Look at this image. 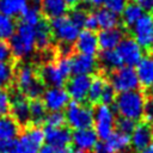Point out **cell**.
Returning a JSON list of instances; mask_svg holds the SVG:
<instances>
[{
  "label": "cell",
  "instance_id": "obj_1",
  "mask_svg": "<svg viewBox=\"0 0 153 153\" xmlns=\"http://www.w3.org/2000/svg\"><path fill=\"white\" fill-rule=\"evenodd\" d=\"M72 73L71 57H59L56 61L45 62L37 71L41 81L49 87H62Z\"/></svg>",
  "mask_w": 153,
  "mask_h": 153
},
{
  "label": "cell",
  "instance_id": "obj_2",
  "mask_svg": "<svg viewBox=\"0 0 153 153\" xmlns=\"http://www.w3.org/2000/svg\"><path fill=\"white\" fill-rule=\"evenodd\" d=\"M14 78L18 92L25 98L38 99V97H41L45 90L44 84L38 78L37 69L29 63L20 65L14 72Z\"/></svg>",
  "mask_w": 153,
  "mask_h": 153
},
{
  "label": "cell",
  "instance_id": "obj_3",
  "mask_svg": "<svg viewBox=\"0 0 153 153\" xmlns=\"http://www.w3.org/2000/svg\"><path fill=\"white\" fill-rule=\"evenodd\" d=\"M145 103V96L140 91L136 90L123 92L116 96L115 111L120 115V117L128 118L135 122L143 116Z\"/></svg>",
  "mask_w": 153,
  "mask_h": 153
},
{
  "label": "cell",
  "instance_id": "obj_4",
  "mask_svg": "<svg viewBox=\"0 0 153 153\" xmlns=\"http://www.w3.org/2000/svg\"><path fill=\"white\" fill-rule=\"evenodd\" d=\"M11 54L14 57L23 59L30 56L36 48V33L35 26L27 25L25 23H19L17 25L16 33L10 39Z\"/></svg>",
  "mask_w": 153,
  "mask_h": 153
},
{
  "label": "cell",
  "instance_id": "obj_5",
  "mask_svg": "<svg viewBox=\"0 0 153 153\" xmlns=\"http://www.w3.org/2000/svg\"><path fill=\"white\" fill-rule=\"evenodd\" d=\"M66 123L74 130L87 129L93 126V109L80 102H69L65 109Z\"/></svg>",
  "mask_w": 153,
  "mask_h": 153
},
{
  "label": "cell",
  "instance_id": "obj_6",
  "mask_svg": "<svg viewBox=\"0 0 153 153\" xmlns=\"http://www.w3.org/2000/svg\"><path fill=\"white\" fill-rule=\"evenodd\" d=\"M44 142V131L38 126L26 128L14 140V147L11 153H38Z\"/></svg>",
  "mask_w": 153,
  "mask_h": 153
},
{
  "label": "cell",
  "instance_id": "obj_7",
  "mask_svg": "<svg viewBox=\"0 0 153 153\" xmlns=\"http://www.w3.org/2000/svg\"><path fill=\"white\" fill-rule=\"evenodd\" d=\"M93 126L97 136L102 140L108 139L116 127V112L110 105L99 104L93 110Z\"/></svg>",
  "mask_w": 153,
  "mask_h": 153
},
{
  "label": "cell",
  "instance_id": "obj_8",
  "mask_svg": "<svg viewBox=\"0 0 153 153\" xmlns=\"http://www.w3.org/2000/svg\"><path fill=\"white\" fill-rule=\"evenodd\" d=\"M109 81L114 91L120 93L136 91L140 86L136 71L134 69V67L128 66H122L112 71L109 75Z\"/></svg>",
  "mask_w": 153,
  "mask_h": 153
},
{
  "label": "cell",
  "instance_id": "obj_9",
  "mask_svg": "<svg viewBox=\"0 0 153 153\" xmlns=\"http://www.w3.org/2000/svg\"><path fill=\"white\" fill-rule=\"evenodd\" d=\"M49 26L51 35L63 44L74 43L80 33V29L75 24H73L71 19L66 16L51 19Z\"/></svg>",
  "mask_w": 153,
  "mask_h": 153
},
{
  "label": "cell",
  "instance_id": "obj_10",
  "mask_svg": "<svg viewBox=\"0 0 153 153\" xmlns=\"http://www.w3.org/2000/svg\"><path fill=\"white\" fill-rule=\"evenodd\" d=\"M115 50L122 62V66H137L143 57V49L135 42L133 37H123Z\"/></svg>",
  "mask_w": 153,
  "mask_h": 153
},
{
  "label": "cell",
  "instance_id": "obj_11",
  "mask_svg": "<svg viewBox=\"0 0 153 153\" xmlns=\"http://www.w3.org/2000/svg\"><path fill=\"white\" fill-rule=\"evenodd\" d=\"M133 38L142 49H149L153 43V16L142 14L133 25Z\"/></svg>",
  "mask_w": 153,
  "mask_h": 153
},
{
  "label": "cell",
  "instance_id": "obj_12",
  "mask_svg": "<svg viewBox=\"0 0 153 153\" xmlns=\"http://www.w3.org/2000/svg\"><path fill=\"white\" fill-rule=\"evenodd\" d=\"M42 97L45 109L51 112H61L69 103V96L63 87H48Z\"/></svg>",
  "mask_w": 153,
  "mask_h": 153
},
{
  "label": "cell",
  "instance_id": "obj_13",
  "mask_svg": "<svg viewBox=\"0 0 153 153\" xmlns=\"http://www.w3.org/2000/svg\"><path fill=\"white\" fill-rule=\"evenodd\" d=\"M130 146L129 135L121 131H114L103 143H98L97 153H124Z\"/></svg>",
  "mask_w": 153,
  "mask_h": 153
},
{
  "label": "cell",
  "instance_id": "obj_14",
  "mask_svg": "<svg viewBox=\"0 0 153 153\" xmlns=\"http://www.w3.org/2000/svg\"><path fill=\"white\" fill-rule=\"evenodd\" d=\"M10 104V112L11 117L20 126H25L30 122V109H29V102L27 99L19 92H13Z\"/></svg>",
  "mask_w": 153,
  "mask_h": 153
},
{
  "label": "cell",
  "instance_id": "obj_15",
  "mask_svg": "<svg viewBox=\"0 0 153 153\" xmlns=\"http://www.w3.org/2000/svg\"><path fill=\"white\" fill-rule=\"evenodd\" d=\"M130 146L136 152H143L153 142V127L145 123L135 126L130 134Z\"/></svg>",
  "mask_w": 153,
  "mask_h": 153
},
{
  "label": "cell",
  "instance_id": "obj_16",
  "mask_svg": "<svg viewBox=\"0 0 153 153\" xmlns=\"http://www.w3.org/2000/svg\"><path fill=\"white\" fill-rule=\"evenodd\" d=\"M91 85V76L88 75H74L67 82V93L74 102H82L87 98L88 88Z\"/></svg>",
  "mask_w": 153,
  "mask_h": 153
},
{
  "label": "cell",
  "instance_id": "obj_17",
  "mask_svg": "<svg viewBox=\"0 0 153 153\" xmlns=\"http://www.w3.org/2000/svg\"><path fill=\"white\" fill-rule=\"evenodd\" d=\"M72 142L76 149H80L85 153L92 152L98 146V136L96 131L91 128L74 130L72 133Z\"/></svg>",
  "mask_w": 153,
  "mask_h": 153
},
{
  "label": "cell",
  "instance_id": "obj_18",
  "mask_svg": "<svg viewBox=\"0 0 153 153\" xmlns=\"http://www.w3.org/2000/svg\"><path fill=\"white\" fill-rule=\"evenodd\" d=\"M44 141L47 145L56 148H66L72 142V133L67 127L44 128Z\"/></svg>",
  "mask_w": 153,
  "mask_h": 153
},
{
  "label": "cell",
  "instance_id": "obj_19",
  "mask_svg": "<svg viewBox=\"0 0 153 153\" xmlns=\"http://www.w3.org/2000/svg\"><path fill=\"white\" fill-rule=\"evenodd\" d=\"M136 74L140 85L148 90L153 97V55L143 56L136 66Z\"/></svg>",
  "mask_w": 153,
  "mask_h": 153
},
{
  "label": "cell",
  "instance_id": "obj_20",
  "mask_svg": "<svg viewBox=\"0 0 153 153\" xmlns=\"http://www.w3.org/2000/svg\"><path fill=\"white\" fill-rule=\"evenodd\" d=\"M75 49L79 51V54L94 56L99 49L97 35L88 30L80 31V33L75 41Z\"/></svg>",
  "mask_w": 153,
  "mask_h": 153
},
{
  "label": "cell",
  "instance_id": "obj_21",
  "mask_svg": "<svg viewBox=\"0 0 153 153\" xmlns=\"http://www.w3.org/2000/svg\"><path fill=\"white\" fill-rule=\"evenodd\" d=\"M72 61V73L74 75H91L96 72L98 62L94 56L78 54L71 59Z\"/></svg>",
  "mask_w": 153,
  "mask_h": 153
},
{
  "label": "cell",
  "instance_id": "obj_22",
  "mask_svg": "<svg viewBox=\"0 0 153 153\" xmlns=\"http://www.w3.org/2000/svg\"><path fill=\"white\" fill-rule=\"evenodd\" d=\"M98 47L102 50H115L120 42L123 39V31L120 27L102 30L98 36Z\"/></svg>",
  "mask_w": 153,
  "mask_h": 153
},
{
  "label": "cell",
  "instance_id": "obj_23",
  "mask_svg": "<svg viewBox=\"0 0 153 153\" xmlns=\"http://www.w3.org/2000/svg\"><path fill=\"white\" fill-rule=\"evenodd\" d=\"M41 14L49 19L63 17L68 11V5L65 0H41Z\"/></svg>",
  "mask_w": 153,
  "mask_h": 153
},
{
  "label": "cell",
  "instance_id": "obj_24",
  "mask_svg": "<svg viewBox=\"0 0 153 153\" xmlns=\"http://www.w3.org/2000/svg\"><path fill=\"white\" fill-rule=\"evenodd\" d=\"M35 33H36V47L41 50L49 49L51 39H53L49 24L45 20H41L35 26Z\"/></svg>",
  "mask_w": 153,
  "mask_h": 153
},
{
  "label": "cell",
  "instance_id": "obj_25",
  "mask_svg": "<svg viewBox=\"0 0 153 153\" xmlns=\"http://www.w3.org/2000/svg\"><path fill=\"white\" fill-rule=\"evenodd\" d=\"M27 6V0H0V13L14 18L22 16Z\"/></svg>",
  "mask_w": 153,
  "mask_h": 153
},
{
  "label": "cell",
  "instance_id": "obj_26",
  "mask_svg": "<svg viewBox=\"0 0 153 153\" xmlns=\"http://www.w3.org/2000/svg\"><path fill=\"white\" fill-rule=\"evenodd\" d=\"M19 134V124L11 116L0 117V140H14Z\"/></svg>",
  "mask_w": 153,
  "mask_h": 153
},
{
  "label": "cell",
  "instance_id": "obj_27",
  "mask_svg": "<svg viewBox=\"0 0 153 153\" xmlns=\"http://www.w3.org/2000/svg\"><path fill=\"white\" fill-rule=\"evenodd\" d=\"M96 19H97V23H98V29H102V30H108V29H114V27H117V24H118V17L116 13L106 10L105 7L104 8H99L96 13Z\"/></svg>",
  "mask_w": 153,
  "mask_h": 153
},
{
  "label": "cell",
  "instance_id": "obj_28",
  "mask_svg": "<svg viewBox=\"0 0 153 153\" xmlns=\"http://www.w3.org/2000/svg\"><path fill=\"white\" fill-rule=\"evenodd\" d=\"M108 82L104 76L102 75H96L93 79H91V85L88 88L87 93V99L91 104H97L100 103V97L103 94L104 88L106 87Z\"/></svg>",
  "mask_w": 153,
  "mask_h": 153
},
{
  "label": "cell",
  "instance_id": "obj_29",
  "mask_svg": "<svg viewBox=\"0 0 153 153\" xmlns=\"http://www.w3.org/2000/svg\"><path fill=\"white\" fill-rule=\"evenodd\" d=\"M29 109H30V122H32L33 126H37L44 122L47 117V109L42 100L32 99L29 103Z\"/></svg>",
  "mask_w": 153,
  "mask_h": 153
},
{
  "label": "cell",
  "instance_id": "obj_30",
  "mask_svg": "<svg viewBox=\"0 0 153 153\" xmlns=\"http://www.w3.org/2000/svg\"><path fill=\"white\" fill-rule=\"evenodd\" d=\"M99 62L102 67L109 71H115L120 67H122V62L116 53V50H102L99 54Z\"/></svg>",
  "mask_w": 153,
  "mask_h": 153
},
{
  "label": "cell",
  "instance_id": "obj_31",
  "mask_svg": "<svg viewBox=\"0 0 153 153\" xmlns=\"http://www.w3.org/2000/svg\"><path fill=\"white\" fill-rule=\"evenodd\" d=\"M17 30V23L14 18L7 17L0 13V39L1 41H10Z\"/></svg>",
  "mask_w": 153,
  "mask_h": 153
},
{
  "label": "cell",
  "instance_id": "obj_32",
  "mask_svg": "<svg viewBox=\"0 0 153 153\" xmlns=\"http://www.w3.org/2000/svg\"><path fill=\"white\" fill-rule=\"evenodd\" d=\"M142 14H143V11L139 6H136L134 2L127 4L124 10L122 11V22L124 23V25L133 27V25L141 18Z\"/></svg>",
  "mask_w": 153,
  "mask_h": 153
},
{
  "label": "cell",
  "instance_id": "obj_33",
  "mask_svg": "<svg viewBox=\"0 0 153 153\" xmlns=\"http://www.w3.org/2000/svg\"><path fill=\"white\" fill-rule=\"evenodd\" d=\"M20 17H22V20H20L22 23H25L31 26H36L42 20V18H41L42 14L37 6H27Z\"/></svg>",
  "mask_w": 153,
  "mask_h": 153
},
{
  "label": "cell",
  "instance_id": "obj_34",
  "mask_svg": "<svg viewBox=\"0 0 153 153\" xmlns=\"http://www.w3.org/2000/svg\"><path fill=\"white\" fill-rule=\"evenodd\" d=\"M14 78V69L11 63L2 62L0 63V90L8 87Z\"/></svg>",
  "mask_w": 153,
  "mask_h": 153
},
{
  "label": "cell",
  "instance_id": "obj_35",
  "mask_svg": "<svg viewBox=\"0 0 153 153\" xmlns=\"http://www.w3.org/2000/svg\"><path fill=\"white\" fill-rule=\"evenodd\" d=\"M66 123L65 115L62 112H50L44 120L45 128H60Z\"/></svg>",
  "mask_w": 153,
  "mask_h": 153
},
{
  "label": "cell",
  "instance_id": "obj_36",
  "mask_svg": "<svg viewBox=\"0 0 153 153\" xmlns=\"http://www.w3.org/2000/svg\"><path fill=\"white\" fill-rule=\"evenodd\" d=\"M86 17H87V13H86L82 8H78V7H74V8L71 11L69 16H68V18L71 19V22H72L73 24H75L79 29L84 27Z\"/></svg>",
  "mask_w": 153,
  "mask_h": 153
},
{
  "label": "cell",
  "instance_id": "obj_37",
  "mask_svg": "<svg viewBox=\"0 0 153 153\" xmlns=\"http://www.w3.org/2000/svg\"><path fill=\"white\" fill-rule=\"evenodd\" d=\"M135 122L131 121V120H128V118H123V117H120L118 120H116V127H117V131H121L123 134H131V131L134 130L135 128Z\"/></svg>",
  "mask_w": 153,
  "mask_h": 153
},
{
  "label": "cell",
  "instance_id": "obj_38",
  "mask_svg": "<svg viewBox=\"0 0 153 153\" xmlns=\"http://www.w3.org/2000/svg\"><path fill=\"white\" fill-rule=\"evenodd\" d=\"M103 5L105 6L106 10L118 14V13H122L124 7L127 6V0H104Z\"/></svg>",
  "mask_w": 153,
  "mask_h": 153
},
{
  "label": "cell",
  "instance_id": "obj_39",
  "mask_svg": "<svg viewBox=\"0 0 153 153\" xmlns=\"http://www.w3.org/2000/svg\"><path fill=\"white\" fill-rule=\"evenodd\" d=\"M10 104H11L10 94L6 91L0 90V117L6 116L10 112Z\"/></svg>",
  "mask_w": 153,
  "mask_h": 153
},
{
  "label": "cell",
  "instance_id": "obj_40",
  "mask_svg": "<svg viewBox=\"0 0 153 153\" xmlns=\"http://www.w3.org/2000/svg\"><path fill=\"white\" fill-rule=\"evenodd\" d=\"M116 99V92L114 91V88L108 84L106 87L104 88L103 91V94L100 97V103L104 104V105H110L115 102Z\"/></svg>",
  "mask_w": 153,
  "mask_h": 153
},
{
  "label": "cell",
  "instance_id": "obj_41",
  "mask_svg": "<svg viewBox=\"0 0 153 153\" xmlns=\"http://www.w3.org/2000/svg\"><path fill=\"white\" fill-rule=\"evenodd\" d=\"M143 117H145L147 124L153 126V97L148 98V99L146 100V103H145Z\"/></svg>",
  "mask_w": 153,
  "mask_h": 153
},
{
  "label": "cell",
  "instance_id": "obj_42",
  "mask_svg": "<svg viewBox=\"0 0 153 153\" xmlns=\"http://www.w3.org/2000/svg\"><path fill=\"white\" fill-rule=\"evenodd\" d=\"M11 56H12V54H11L10 45L7 44V42L0 39V63L7 62L11 59Z\"/></svg>",
  "mask_w": 153,
  "mask_h": 153
},
{
  "label": "cell",
  "instance_id": "obj_43",
  "mask_svg": "<svg viewBox=\"0 0 153 153\" xmlns=\"http://www.w3.org/2000/svg\"><path fill=\"white\" fill-rule=\"evenodd\" d=\"M84 27H85V30H88V31H92V32H94V30L98 29V23H97V19H96L94 13L87 14L86 20H85V24H84Z\"/></svg>",
  "mask_w": 153,
  "mask_h": 153
},
{
  "label": "cell",
  "instance_id": "obj_44",
  "mask_svg": "<svg viewBox=\"0 0 153 153\" xmlns=\"http://www.w3.org/2000/svg\"><path fill=\"white\" fill-rule=\"evenodd\" d=\"M68 148H56V147H53V146H49V145H43L39 149L38 153H68Z\"/></svg>",
  "mask_w": 153,
  "mask_h": 153
},
{
  "label": "cell",
  "instance_id": "obj_45",
  "mask_svg": "<svg viewBox=\"0 0 153 153\" xmlns=\"http://www.w3.org/2000/svg\"><path fill=\"white\" fill-rule=\"evenodd\" d=\"M133 2L142 11H153V0H133Z\"/></svg>",
  "mask_w": 153,
  "mask_h": 153
},
{
  "label": "cell",
  "instance_id": "obj_46",
  "mask_svg": "<svg viewBox=\"0 0 153 153\" xmlns=\"http://www.w3.org/2000/svg\"><path fill=\"white\" fill-rule=\"evenodd\" d=\"M14 147V140H0V153H11Z\"/></svg>",
  "mask_w": 153,
  "mask_h": 153
},
{
  "label": "cell",
  "instance_id": "obj_47",
  "mask_svg": "<svg viewBox=\"0 0 153 153\" xmlns=\"http://www.w3.org/2000/svg\"><path fill=\"white\" fill-rule=\"evenodd\" d=\"M104 0H85L86 5H88L90 7H99L103 5Z\"/></svg>",
  "mask_w": 153,
  "mask_h": 153
},
{
  "label": "cell",
  "instance_id": "obj_48",
  "mask_svg": "<svg viewBox=\"0 0 153 153\" xmlns=\"http://www.w3.org/2000/svg\"><path fill=\"white\" fill-rule=\"evenodd\" d=\"M66 1V4L68 5V6H72V7H75V6H78L82 0H65Z\"/></svg>",
  "mask_w": 153,
  "mask_h": 153
},
{
  "label": "cell",
  "instance_id": "obj_49",
  "mask_svg": "<svg viewBox=\"0 0 153 153\" xmlns=\"http://www.w3.org/2000/svg\"><path fill=\"white\" fill-rule=\"evenodd\" d=\"M68 153H85V152H82V151H80V149L74 148V149H69V151H68Z\"/></svg>",
  "mask_w": 153,
  "mask_h": 153
},
{
  "label": "cell",
  "instance_id": "obj_50",
  "mask_svg": "<svg viewBox=\"0 0 153 153\" xmlns=\"http://www.w3.org/2000/svg\"><path fill=\"white\" fill-rule=\"evenodd\" d=\"M152 45H153V43H152Z\"/></svg>",
  "mask_w": 153,
  "mask_h": 153
},
{
  "label": "cell",
  "instance_id": "obj_51",
  "mask_svg": "<svg viewBox=\"0 0 153 153\" xmlns=\"http://www.w3.org/2000/svg\"><path fill=\"white\" fill-rule=\"evenodd\" d=\"M152 145H153V142H152Z\"/></svg>",
  "mask_w": 153,
  "mask_h": 153
},
{
  "label": "cell",
  "instance_id": "obj_52",
  "mask_svg": "<svg viewBox=\"0 0 153 153\" xmlns=\"http://www.w3.org/2000/svg\"><path fill=\"white\" fill-rule=\"evenodd\" d=\"M33 1H36V0H33Z\"/></svg>",
  "mask_w": 153,
  "mask_h": 153
}]
</instances>
